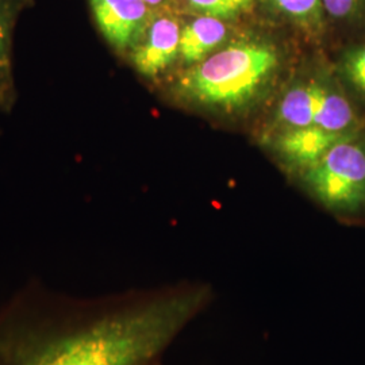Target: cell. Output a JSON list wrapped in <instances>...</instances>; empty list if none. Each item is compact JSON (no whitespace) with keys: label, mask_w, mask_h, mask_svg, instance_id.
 Here are the masks:
<instances>
[{"label":"cell","mask_w":365,"mask_h":365,"mask_svg":"<svg viewBox=\"0 0 365 365\" xmlns=\"http://www.w3.org/2000/svg\"><path fill=\"white\" fill-rule=\"evenodd\" d=\"M215 299L199 280L95 297L30 283L0 306V365H161Z\"/></svg>","instance_id":"6da1fadb"},{"label":"cell","mask_w":365,"mask_h":365,"mask_svg":"<svg viewBox=\"0 0 365 365\" xmlns=\"http://www.w3.org/2000/svg\"><path fill=\"white\" fill-rule=\"evenodd\" d=\"M271 45L237 42L200 61L180 80V91L200 105L235 110L249 103L277 68Z\"/></svg>","instance_id":"7a4b0ae2"},{"label":"cell","mask_w":365,"mask_h":365,"mask_svg":"<svg viewBox=\"0 0 365 365\" xmlns=\"http://www.w3.org/2000/svg\"><path fill=\"white\" fill-rule=\"evenodd\" d=\"M314 199L339 220L365 221V137L361 130L330 148L304 173Z\"/></svg>","instance_id":"3957f363"},{"label":"cell","mask_w":365,"mask_h":365,"mask_svg":"<svg viewBox=\"0 0 365 365\" xmlns=\"http://www.w3.org/2000/svg\"><path fill=\"white\" fill-rule=\"evenodd\" d=\"M277 115L288 129L318 126L333 133H353L361 128L349 98L330 81H310L292 88Z\"/></svg>","instance_id":"277c9868"},{"label":"cell","mask_w":365,"mask_h":365,"mask_svg":"<svg viewBox=\"0 0 365 365\" xmlns=\"http://www.w3.org/2000/svg\"><path fill=\"white\" fill-rule=\"evenodd\" d=\"M90 4L101 33L119 52L133 51L152 21L144 0H90Z\"/></svg>","instance_id":"5b68a950"},{"label":"cell","mask_w":365,"mask_h":365,"mask_svg":"<svg viewBox=\"0 0 365 365\" xmlns=\"http://www.w3.org/2000/svg\"><path fill=\"white\" fill-rule=\"evenodd\" d=\"M182 27L170 16L150 21L144 37L131 51V63L146 78H156L179 56Z\"/></svg>","instance_id":"8992f818"},{"label":"cell","mask_w":365,"mask_h":365,"mask_svg":"<svg viewBox=\"0 0 365 365\" xmlns=\"http://www.w3.org/2000/svg\"><path fill=\"white\" fill-rule=\"evenodd\" d=\"M354 133H333L318 126L288 129L277 138L276 149L291 164L307 170L330 148Z\"/></svg>","instance_id":"52a82bcc"},{"label":"cell","mask_w":365,"mask_h":365,"mask_svg":"<svg viewBox=\"0 0 365 365\" xmlns=\"http://www.w3.org/2000/svg\"><path fill=\"white\" fill-rule=\"evenodd\" d=\"M225 37L226 26L221 19L206 15L196 18L180 31L179 56L185 64H199Z\"/></svg>","instance_id":"ba28073f"},{"label":"cell","mask_w":365,"mask_h":365,"mask_svg":"<svg viewBox=\"0 0 365 365\" xmlns=\"http://www.w3.org/2000/svg\"><path fill=\"white\" fill-rule=\"evenodd\" d=\"M25 0H0V110L11 111L16 91L14 83L11 41L16 15Z\"/></svg>","instance_id":"9c48e42d"},{"label":"cell","mask_w":365,"mask_h":365,"mask_svg":"<svg viewBox=\"0 0 365 365\" xmlns=\"http://www.w3.org/2000/svg\"><path fill=\"white\" fill-rule=\"evenodd\" d=\"M274 7L309 31L318 33L325 24L322 0H272Z\"/></svg>","instance_id":"30bf717a"},{"label":"cell","mask_w":365,"mask_h":365,"mask_svg":"<svg viewBox=\"0 0 365 365\" xmlns=\"http://www.w3.org/2000/svg\"><path fill=\"white\" fill-rule=\"evenodd\" d=\"M339 69L344 81L365 99V41L345 49L339 58Z\"/></svg>","instance_id":"8fae6325"},{"label":"cell","mask_w":365,"mask_h":365,"mask_svg":"<svg viewBox=\"0 0 365 365\" xmlns=\"http://www.w3.org/2000/svg\"><path fill=\"white\" fill-rule=\"evenodd\" d=\"M253 1L255 0H188L190 6L196 11L221 21L248 11Z\"/></svg>","instance_id":"7c38bea8"},{"label":"cell","mask_w":365,"mask_h":365,"mask_svg":"<svg viewBox=\"0 0 365 365\" xmlns=\"http://www.w3.org/2000/svg\"><path fill=\"white\" fill-rule=\"evenodd\" d=\"M325 15L330 19L357 25L365 21V0H322Z\"/></svg>","instance_id":"4fadbf2b"},{"label":"cell","mask_w":365,"mask_h":365,"mask_svg":"<svg viewBox=\"0 0 365 365\" xmlns=\"http://www.w3.org/2000/svg\"><path fill=\"white\" fill-rule=\"evenodd\" d=\"M144 1L149 7H156V6H160V4L165 3L167 0H144Z\"/></svg>","instance_id":"5bb4252c"}]
</instances>
